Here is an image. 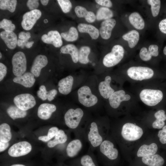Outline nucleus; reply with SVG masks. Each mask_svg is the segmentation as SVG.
<instances>
[{
    "instance_id": "obj_36",
    "label": "nucleus",
    "mask_w": 166,
    "mask_h": 166,
    "mask_svg": "<svg viewBox=\"0 0 166 166\" xmlns=\"http://www.w3.org/2000/svg\"><path fill=\"white\" fill-rule=\"evenodd\" d=\"M91 52L90 48L88 46H83L78 52V61L82 64H87L89 62L88 56Z\"/></svg>"
},
{
    "instance_id": "obj_21",
    "label": "nucleus",
    "mask_w": 166,
    "mask_h": 166,
    "mask_svg": "<svg viewBox=\"0 0 166 166\" xmlns=\"http://www.w3.org/2000/svg\"><path fill=\"white\" fill-rule=\"evenodd\" d=\"M111 78L107 76L104 81L101 82L99 84V90L101 95L105 99L109 98L114 92V90L110 86Z\"/></svg>"
},
{
    "instance_id": "obj_56",
    "label": "nucleus",
    "mask_w": 166,
    "mask_h": 166,
    "mask_svg": "<svg viewBox=\"0 0 166 166\" xmlns=\"http://www.w3.org/2000/svg\"><path fill=\"white\" fill-rule=\"evenodd\" d=\"M41 3L44 6L46 5L49 2V0H41L40 1Z\"/></svg>"
},
{
    "instance_id": "obj_55",
    "label": "nucleus",
    "mask_w": 166,
    "mask_h": 166,
    "mask_svg": "<svg viewBox=\"0 0 166 166\" xmlns=\"http://www.w3.org/2000/svg\"><path fill=\"white\" fill-rule=\"evenodd\" d=\"M34 42L33 41L28 42L25 44V46L27 48H31Z\"/></svg>"
},
{
    "instance_id": "obj_23",
    "label": "nucleus",
    "mask_w": 166,
    "mask_h": 166,
    "mask_svg": "<svg viewBox=\"0 0 166 166\" xmlns=\"http://www.w3.org/2000/svg\"><path fill=\"white\" fill-rule=\"evenodd\" d=\"M158 46L156 45H151L148 47V50L146 48L143 47L140 50L139 55L143 61L150 60L152 56L157 57L159 54Z\"/></svg>"
},
{
    "instance_id": "obj_9",
    "label": "nucleus",
    "mask_w": 166,
    "mask_h": 166,
    "mask_svg": "<svg viewBox=\"0 0 166 166\" xmlns=\"http://www.w3.org/2000/svg\"><path fill=\"white\" fill-rule=\"evenodd\" d=\"M32 149L31 144L29 142L22 141L13 144L9 148L8 153L11 156L18 157L29 153Z\"/></svg>"
},
{
    "instance_id": "obj_10",
    "label": "nucleus",
    "mask_w": 166,
    "mask_h": 166,
    "mask_svg": "<svg viewBox=\"0 0 166 166\" xmlns=\"http://www.w3.org/2000/svg\"><path fill=\"white\" fill-rule=\"evenodd\" d=\"M42 13L38 9L30 10L25 13L22 17L21 26L26 30H30L41 17Z\"/></svg>"
},
{
    "instance_id": "obj_52",
    "label": "nucleus",
    "mask_w": 166,
    "mask_h": 166,
    "mask_svg": "<svg viewBox=\"0 0 166 166\" xmlns=\"http://www.w3.org/2000/svg\"><path fill=\"white\" fill-rule=\"evenodd\" d=\"M57 93V91L56 89H53L48 91V94L47 97V100L49 101L53 100Z\"/></svg>"
},
{
    "instance_id": "obj_4",
    "label": "nucleus",
    "mask_w": 166,
    "mask_h": 166,
    "mask_svg": "<svg viewBox=\"0 0 166 166\" xmlns=\"http://www.w3.org/2000/svg\"><path fill=\"white\" fill-rule=\"evenodd\" d=\"M127 74L131 78L135 80L142 81L151 78L154 71L151 68L143 66H132L127 70Z\"/></svg>"
},
{
    "instance_id": "obj_13",
    "label": "nucleus",
    "mask_w": 166,
    "mask_h": 166,
    "mask_svg": "<svg viewBox=\"0 0 166 166\" xmlns=\"http://www.w3.org/2000/svg\"><path fill=\"white\" fill-rule=\"evenodd\" d=\"M116 23V20L112 18L102 22L99 31L100 35L102 39L108 40L110 38L112 31L115 26Z\"/></svg>"
},
{
    "instance_id": "obj_48",
    "label": "nucleus",
    "mask_w": 166,
    "mask_h": 166,
    "mask_svg": "<svg viewBox=\"0 0 166 166\" xmlns=\"http://www.w3.org/2000/svg\"><path fill=\"white\" fill-rule=\"evenodd\" d=\"M58 128L56 127H53L50 128L48 131L47 136L50 140L55 137L58 133L59 131Z\"/></svg>"
},
{
    "instance_id": "obj_49",
    "label": "nucleus",
    "mask_w": 166,
    "mask_h": 166,
    "mask_svg": "<svg viewBox=\"0 0 166 166\" xmlns=\"http://www.w3.org/2000/svg\"><path fill=\"white\" fill-rule=\"evenodd\" d=\"M7 73V67L2 63H0V81L4 78Z\"/></svg>"
},
{
    "instance_id": "obj_7",
    "label": "nucleus",
    "mask_w": 166,
    "mask_h": 166,
    "mask_svg": "<svg viewBox=\"0 0 166 166\" xmlns=\"http://www.w3.org/2000/svg\"><path fill=\"white\" fill-rule=\"evenodd\" d=\"M83 114V112L81 108L69 109L64 116L65 124L70 128H76L79 125Z\"/></svg>"
},
{
    "instance_id": "obj_11",
    "label": "nucleus",
    "mask_w": 166,
    "mask_h": 166,
    "mask_svg": "<svg viewBox=\"0 0 166 166\" xmlns=\"http://www.w3.org/2000/svg\"><path fill=\"white\" fill-rule=\"evenodd\" d=\"M101 152L109 160H116L118 157V152L117 149L114 148L112 142L108 140L102 141L100 145Z\"/></svg>"
},
{
    "instance_id": "obj_5",
    "label": "nucleus",
    "mask_w": 166,
    "mask_h": 166,
    "mask_svg": "<svg viewBox=\"0 0 166 166\" xmlns=\"http://www.w3.org/2000/svg\"><path fill=\"white\" fill-rule=\"evenodd\" d=\"M13 72L16 77L22 75L26 69V59L24 53L21 51L16 53L12 59Z\"/></svg>"
},
{
    "instance_id": "obj_19",
    "label": "nucleus",
    "mask_w": 166,
    "mask_h": 166,
    "mask_svg": "<svg viewBox=\"0 0 166 166\" xmlns=\"http://www.w3.org/2000/svg\"><path fill=\"white\" fill-rule=\"evenodd\" d=\"M0 36L9 48L14 49L16 48L17 43V37L14 32L4 30L0 33Z\"/></svg>"
},
{
    "instance_id": "obj_27",
    "label": "nucleus",
    "mask_w": 166,
    "mask_h": 166,
    "mask_svg": "<svg viewBox=\"0 0 166 166\" xmlns=\"http://www.w3.org/2000/svg\"><path fill=\"white\" fill-rule=\"evenodd\" d=\"M81 141L79 139H75L71 141L68 144L66 149L67 156L73 157L76 156L82 147Z\"/></svg>"
},
{
    "instance_id": "obj_33",
    "label": "nucleus",
    "mask_w": 166,
    "mask_h": 166,
    "mask_svg": "<svg viewBox=\"0 0 166 166\" xmlns=\"http://www.w3.org/2000/svg\"><path fill=\"white\" fill-rule=\"evenodd\" d=\"M12 137L11 129L10 125L3 123L0 125V141L8 142Z\"/></svg>"
},
{
    "instance_id": "obj_58",
    "label": "nucleus",
    "mask_w": 166,
    "mask_h": 166,
    "mask_svg": "<svg viewBox=\"0 0 166 166\" xmlns=\"http://www.w3.org/2000/svg\"><path fill=\"white\" fill-rule=\"evenodd\" d=\"M163 53L164 54L166 55V46L164 47V49Z\"/></svg>"
},
{
    "instance_id": "obj_15",
    "label": "nucleus",
    "mask_w": 166,
    "mask_h": 166,
    "mask_svg": "<svg viewBox=\"0 0 166 166\" xmlns=\"http://www.w3.org/2000/svg\"><path fill=\"white\" fill-rule=\"evenodd\" d=\"M88 139L92 145L94 147L100 145L103 141V139L99 134L97 125L95 122H92L90 124Z\"/></svg>"
},
{
    "instance_id": "obj_35",
    "label": "nucleus",
    "mask_w": 166,
    "mask_h": 166,
    "mask_svg": "<svg viewBox=\"0 0 166 166\" xmlns=\"http://www.w3.org/2000/svg\"><path fill=\"white\" fill-rule=\"evenodd\" d=\"M61 35L65 41L69 42L76 41L78 38V31L74 26L70 27L68 31L61 33Z\"/></svg>"
},
{
    "instance_id": "obj_26",
    "label": "nucleus",
    "mask_w": 166,
    "mask_h": 166,
    "mask_svg": "<svg viewBox=\"0 0 166 166\" xmlns=\"http://www.w3.org/2000/svg\"><path fill=\"white\" fill-rule=\"evenodd\" d=\"M158 146L155 143H152L149 145L143 144L139 148L137 153V156L142 158L153 155L156 154Z\"/></svg>"
},
{
    "instance_id": "obj_40",
    "label": "nucleus",
    "mask_w": 166,
    "mask_h": 166,
    "mask_svg": "<svg viewBox=\"0 0 166 166\" xmlns=\"http://www.w3.org/2000/svg\"><path fill=\"white\" fill-rule=\"evenodd\" d=\"M57 2L62 11L65 13H69L72 7L71 2L69 0H58Z\"/></svg>"
},
{
    "instance_id": "obj_29",
    "label": "nucleus",
    "mask_w": 166,
    "mask_h": 166,
    "mask_svg": "<svg viewBox=\"0 0 166 166\" xmlns=\"http://www.w3.org/2000/svg\"><path fill=\"white\" fill-rule=\"evenodd\" d=\"M124 40L128 42L129 47L134 48L137 44L140 38L139 32L135 30H131L122 36Z\"/></svg>"
},
{
    "instance_id": "obj_20",
    "label": "nucleus",
    "mask_w": 166,
    "mask_h": 166,
    "mask_svg": "<svg viewBox=\"0 0 166 166\" xmlns=\"http://www.w3.org/2000/svg\"><path fill=\"white\" fill-rule=\"evenodd\" d=\"M13 81L25 87L30 88L34 85L35 79L33 74L31 72H27L21 76L15 77L13 79Z\"/></svg>"
},
{
    "instance_id": "obj_18",
    "label": "nucleus",
    "mask_w": 166,
    "mask_h": 166,
    "mask_svg": "<svg viewBox=\"0 0 166 166\" xmlns=\"http://www.w3.org/2000/svg\"><path fill=\"white\" fill-rule=\"evenodd\" d=\"M164 159L158 154L143 157L141 160V166H163Z\"/></svg>"
},
{
    "instance_id": "obj_32",
    "label": "nucleus",
    "mask_w": 166,
    "mask_h": 166,
    "mask_svg": "<svg viewBox=\"0 0 166 166\" xmlns=\"http://www.w3.org/2000/svg\"><path fill=\"white\" fill-rule=\"evenodd\" d=\"M67 138V136L64 131L61 129L59 130L54 138L48 142L47 146L49 148H53L58 144L65 143Z\"/></svg>"
},
{
    "instance_id": "obj_39",
    "label": "nucleus",
    "mask_w": 166,
    "mask_h": 166,
    "mask_svg": "<svg viewBox=\"0 0 166 166\" xmlns=\"http://www.w3.org/2000/svg\"><path fill=\"white\" fill-rule=\"evenodd\" d=\"M0 28L3 29L5 31H13L15 29V26L12 23L11 21L3 19L0 21Z\"/></svg>"
},
{
    "instance_id": "obj_31",
    "label": "nucleus",
    "mask_w": 166,
    "mask_h": 166,
    "mask_svg": "<svg viewBox=\"0 0 166 166\" xmlns=\"http://www.w3.org/2000/svg\"><path fill=\"white\" fill-rule=\"evenodd\" d=\"M6 111L9 116L14 120L24 118L27 114L26 111L22 110L14 105L10 106L7 109Z\"/></svg>"
},
{
    "instance_id": "obj_50",
    "label": "nucleus",
    "mask_w": 166,
    "mask_h": 166,
    "mask_svg": "<svg viewBox=\"0 0 166 166\" xmlns=\"http://www.w3.org/2000/svg\"><path fill=\"white\" fill-rule=\"evenodd\" d=\"M159 28L161 32L166 34V18L160 22L159 24Z\"/></svg>"
},
{
    "instance_id": "obj_41",
    "label": "nucleus",
    "mask_w": 166,
    "mask_h": 166,
    "mask_svg": "<svg viewBox=\"0 0 166 166\" xmlns=\"http://www.w3.org/2000/svg\"><path fill=\"white\" fill-rule=\"evenodd\" d=\"M81 163L82 166H96L91 156L88 155H85L82 157Z\"/></svg>"
},
{
    "instance_id": "obj_42",
    "label": "nucleus",
    "mask_w": 166,
    "mask_h": 166,
    "mask_svg": "<svg viewBox=\"0 0 166 166\" xmlns=\"http://www.w3.org/2000/svg\"><path fill=\"white\" fill-rule=\"evenodd\" d=\"M38 97L43 101L47 99L48 91L46 89V87L44 85H42L39 87V90L37 92Z\"/></svg>"
},
{
    "instance_id": "obj_25",
    "label": "nucleus",
    "mask_w": 166,
    "mask_h": 166,
    "mask_svg": "<svg viewBox=\"0 0 166 166\" xmlns=\"http://www.w3.org/2000/svg\"><path fill=\"white\" fill-rule=\"evenodd\" d=\"M73 78L69 75L60 80L58 82V90L61 94L67 95L71 91L73 84Z\"/></svg>"
},
{
    "instance_id": "obj_37",
    "label": "nucleus",
    "mask_w": 166,
    "mask_h": 166,
    "mask_svg": "<svg viewBox=\"0 0 166 166\" xmlns=\"http://www.w3.org/2000/svg\"><path fill=\"white\" fill-rule=\"evenodd\" d=\"M17 1L16 0H0V9L7 10L11 12H14L16 9Z\"/></svg>"
},
{
    "instance_id": "obj_46",
    "label": "nucleus",
    "mask_w": 166,
    "mask_h": 166,
    "mask_svg": "<svg viewBox=\"0 0 166 166\" xmlns=\"http://www.w3.org/2000/svg\"><path fill=\"white\" fill-rule=\"evenodd\" d=\"M30 38L31 34L29 32H25L24 31H21L18 34L19 39L25 42H28V40Z\"/></svg>"
},
{
    "instance_id": "obj_53",
    "label": "nucleus",
    "mask_w": 166,
    "mask_h": 166,
    "mask_svg": "<svg viewBox=\"0 0 166 166\" xmlns=\"http://www.w3.org/2000/svg\"><path fill=\"white\" fill-rule=\"evenodd\" d=\"M9 146V142H4L0 141V152L5 150Z\"/></svg>"
},
{
    "instance_id": "obj_17",
    "label": "nucleus",
    "mask_w": 166,
    "mask_h": 166,
    "mask_svg": "<svg viewBox=\"0 0 166 166\" xmlns=\"http://www.w3.org/2000/svg\"><path fill=\"white\" fill-rule=\"evenodd\" d=\"M56 110V107L53 104L43 103L39 106L38 110V116L40 119L46 120L49 119L52 113Z\"/></svg>"
},
{
    "instance_id": "obj_22",
    "label": "nucleus",
    "mask_w": 166,
    "mask_h": 166,
    "mask_svg": "<svg viewBox=\"0 0 166 166\" xmlns=\"http://www.w3.org/2000/svg\"><path fill=\"white\" fill-rule=\"evenodd\" d=\"M77 28L80 32L88 34L92 39H97L100 35L99 30L93 25L80 23L78 25Z\"/></svg>"
},
{
    "instance_id": "obj_28",
    "label": "nucleus",
    "mask_w": 166,
    "mask_h": 166,
    "mask_svg": "<svg viewBox=\"0 0 166 166\" xmlns=\"http://www.w3.org/2000/svg\"><path fill=\"white\" fill-rule=\"evenodd\" d=\"M61 52L63 54H68L71 55L72 61L74 63L78 61V52L77 48L73 44H68L62 46Z\"/></svg>"
},
{
    "instance_id": "obj_16",
    "label": "nucleus",
    "mask_w": 166,
    "mask_h": 166,
    "mask_svg": "<svg viewBox=\"0 0 166 166\" xmlns=\"http://www.w3.org/2000/svg\"><path fill=\"white\" fill-rule=\"evenodd\" d=\"M48 63L47 57L44 55H39L35 58L30 69V72L34 76L38 77L42 69L45 67Z\"/></svg>"
},
{
    "instance_id": "obj_43",
    "label": "nucleus",
    "mask_w": 166,
    "mask_h": 166,
    "mask_svg": "<svg viewBox=\"0 0 166 166\" xmlns=\"http://www.w3.org/2000/svg\"><path fill=\"white\" fill-rule=\"evenodd\" d=\"M158 136L161 143L163 144H166V125L163 127L162 130L158 132Z\"/></svg>"
},
{
    "instance_id": "obj_3",
    "label": "nucleus",
    "mask_w": 166,
    "mask_h": 166,
    "mask_svg": "<svg viewBox=\"0 0 166 166\" xmlns=\"http://www.w3.org/2000/svg\"><path fill=\"white\" fill-rule=\"evenodd\" d=\"M162 92L159 90L145 89L140 94L141 101L149 106H154L158 104L163 98Z\"/></svg>"
},
{
    "instance_id": "obj_38",
    "label": "nucleus",
    "mask_w": 166,
    "mask_h": 166,
    "mask_svg": "<svg viewBox=\"0 0 166 166\" xmlns=\"http://www.w3.org/2000/svg\"><path fill=\"white\" fill-rule=\"evenodd\" d=\"M148 4L151 6V11L153 17H156L159 14L160 7V0H148Z\"/></svg>"
},
{
    "instance_id": "obj_30",
    "label": "nucleus",
    "mask_w": 166,
    "mask_h": 166,
    "mask_svg": "<svg viewBox=\"0 0 166 166\" xmlns=\"http://www.w3.org/2000/svg\"><path fill=\"white\" fill-rule=\"evenodd\" d=\"M128 19L130 23L136 29H143L145 26L144 21L140 14L137 12H134L129 15Z\"/></svg>"
},
{
    "instance_id": "obj_1",
    "label": "nucleus",
    "mask_w": 166,
    "mask_h": 166,
    "mask_svg": "<svg viewBox=\"0 0 166 166\" xmlns=\"http://www.w3.org/2000/svg\"><path fill=\"white\" fill-rule=\"evenodd\" d=\"M124 50L119 45H114L111 52L106 54L104 57L103 63L107 67L113 66L119 63L124 57Z\"/></svg>"
},
{
    "instance_id": "obj_14",
    "label": "nucleus",
    "mask_w": 166,
    "mask_h": 166,
    "mask_svg": "<svg viewBox=\"0 0 166 166\" xmlns=\"http://www.w3.org/2000/svg\"><path fill=\"white\" fill-rule=\"evenodd\" d=\"M131 98L130 96L125 94V91L121 90L114 92L109 98V102L110 106L113 108H118L121 102L128 101Z\"/></svg>"
},
{
    "instance_id": "obj_45",
    "label": "nucleus",
    "mask_w": 166,
    "mask_h": 166,
    "mask_svg": "<svg viewBox=\"0 0 166 166\" xmlns=\"http://www.w3.org/2000/svg\"><path fill=\"white\" fill-rule=\"evenodd\" d=\"M165 111L163 110H160L156 112L154 114L156 120L160 121H164L166 120V115Z\"/></svg>"
},
{
    "instance_id": "obj_47",
    "label": "nucleus",
    "mask_w": 166,
    "mask_h": 166,
    "mask_svg": "<svg viewBox=\"0 0 166 166\" xmlns=\"http://www.w3.org/2000/svg\"><path fill=\"white\" fill-rule=\"evenodd\" d=\"M95 2L98 5L107 8L112 6V2L109 0H96Z\"/></svg>"
},
{
    "instance_id": "obj_8",
    "label": "nucleus",
    "mask_w": 166,
    "mask_h": 166,
    "mask_svg": "<svg viewBox=\"0 0 166 166\" xmlns=\"http://www.w3.org/2000/svg\"><path fill=\"white\" fill-rule=\"evenodd\" d=\"M15 105L20 109L26 111L33 108L36 104L34 97L29 93H23L18 95L14 99Z\"/></svg>"
},
{
    "instance_id": "obj_51",
    "label": "nucleus",
    "mask_w": 166,
    "mask_h": 166,
    "mask_svg": "<svg viewBox=\"0 0 166 166\" xmlns=\"http://www.w3.org/2000/svg\"><path fill=\"white\" fill-rule=\"evenodd\" d=\"M164 121H160L156 120L152 124V127L154 128L160 129L164 126Z\"/></svg>"
},
{
    "instance_id": "obj_44",
    "label": "nucleus",
    "mask_w": 166,
    "mask_h": 166,
    "mask_svg": "<svg viewBox=\"0 0 166 166\" xmlns=\"http://www.w3.org/2000/svg\"><path fill=\"white\" fill-rule=\"evenodd\" d=\"M26 5L31 10L37 9L39 6L38 0H29L26 3Z\"/></svg>"
},
{
    "instance_id": "obj_6",
    "label": "nucleus",
    "mask_w": 166,
    "mask_h": 166,
    "mask_svg": "<svg viewBox=\"0 0 166 166\" xmlns=\"http://www.w3.org/2000/svg\"><path fill=\"white\" fill-rule=\"evenodd\" d=\"M77 94L79 102L85 106L91 107L97 102V97L92 94L90 88L87 86H84L80 88Z\"/></svg>"
},
{
    "instance_id": "obj_2",
    "label": "nucleus",
    "mask_w": 166,
    "mask_h": 166,
    "mask_svg": "<svg viewBox=\"0 0 166 166\" xmlns=\"http://www.w3.org/2000/svg\"><path fill=\"white\" fill-rule=\"evenodd\" d=\"M142 129L136 124L127 123L122 126L121 135L123 138L128 141H133L140 139L142 136Z\"/></svg>"
},
{
    "instance_id": "obj_54",
    "label": "nucleus",
    "mask_w": 166,
    "mask_h": 166,
    "mask_svg": "<svg viewBox=\"0 0 166 166\" xmlns=\"http://www.w3.org/2000/svg\"><path fill=\"white\" fill-rule=\"evenodd\" d=\"M38 139L39 140L45 142H47L50 140L47 136H39L38 137Z\"/></svg>"
},
{
    "instance_id": "obj_24",
    "label": "nucleus",
    "mask_w": 166,
    "mask_h": 166,
    "mask_svg": "<svg viewBox=\"0 0 166 166\" xmlns=\"http://www.w3.org/2000/svg\"><path fill=\"white\" fill-rule=\"evenodd\" d=\"M75 12L77 16L79 18H84L89 23H93L96 19V14L93 12L88 11L84 7L77 6L74 9Z\"/></svg>"
},
{
    "instance_id": "obj_34",
    "label": "nucleus",
    "mask_w": 166,
    "mask_h": 166,
    "mask_svg": "<svg viewBox=\"0 0 166 166\" xmlns=\"http://www.w3.org/2000/svg\"><path fill=\"white\" fill-rule=\"evenodd\" d=\"M113 16V11L109 8L102 7L97 11L96 19L98 21L106 20L111 18Z\"/></svg>"
},
{
    "instance_id": "obj_59",
    "label": "nucleus",
    "mask_w": 166,
    "mask_h": 166,
    "mask_svg": "<svg viewBox=\"0 0 166 166\" xmlns=\"http://www.w3.org/2000/svg\"><path fill=\"white\" fill-rule=\"evenodd\" d=\"M2 57V54H1V53H0V58H1Z\"/></svg>"
},
{
    "instance_id": "obj_12",
    "label": "nucleus",
    "mask_w": 166,
    "mask_h": 166,
    "mask_svg": "<svg viewBox=\"0 0 166 166\" xmlns=\"http://www.w3.org/2000/svg\"><path fill=\"white\" fill-rule=\"evenodd\" d=\"M41 39L44 42L52 44L57 48L60 47L63 44L61 35L57 30H51L48 32L47 34H43Z\"/></svg>"
},
{
    "instance_id": "obj_57",
    "label": "nucleus",
    "mask_w": 166,
    "mask_h": 166,
    "mask_svg": "<svg viewBox=\"0 0 166 166\" xmlns=\"http://www.w3.org/2000/svg\"><path fill=\"white\" fill-rule=\"evenodd\" d=\"M10 166H26L25 165L22 164H13Z\"/></svg>"
}]
</instances>
